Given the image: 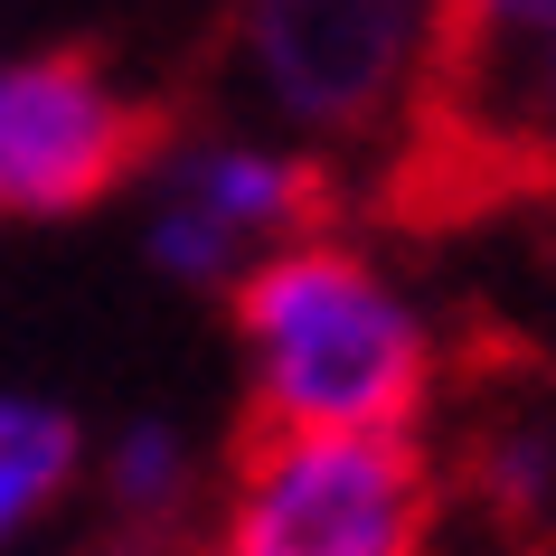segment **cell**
I'll use <instances>...</instances> for the list:
<instances>
[{
    "instance_id": "obj_1",
    "label": "cell",
    "mask_w": 556,
    "mask_h": 556,
    "mask_svg": "<svg viewBox=\"0 0 556 556\" xmlns=\"http://www.w3.org/2000/svg\"><path fill=\"white\" fill-rule=\"evenodd\" d=\"M255 425H425L443 406V321L358 236L302 227L227 283Z\"/></svg>"
},
{
    "instance_id": "obj_2",
    "label": "cell",
    "mask_w": 556,
    "mask_h": 556,
    "mask_svg": "<svg viewBox=\"0 0 556 556\" xmlns=\"http://www.w3.org/2000/svg\"><path fill=\"white\" fill-rule=\"evenodd\" d=\"M443 528L415 425H255L217 491V556H434Z\"/></svg>"
},
{
    "instance_id": "obj_3",
    "label": "cell",
    "mask_w": 556,
    "mask_h": 556,
    "mask_svg": "<svg viewBox=\"0 0 556 556\" xmlns=\"http://www.w3.org/2000/svg\"><path fill=\"white\" fill-rule=\"evenodd\" d=\"M443 66V0H236V86L302 151L378 142Z\"/></svg>"
},
{
    "instance_id": "obj_4",
    "label": "cell",
    "mask_w": 556,
    "mask_h": 556,
    "mask_svg": "<svg viewBox=\"0 0 556 556\" xmlns=\"http://www.w3.org/2000/svg\"><path fill=\"white\" fill-rule=\"evenodd\" d=\"M132 217H142V255L170 283L227 293L255 255L321 227V151L264 123H207V132L151 142L132 170Z\"/></svg>"
},
{
    "instance_id": "obj_5",
    "label": "cell",
    "mask_w": 556,
    "mask_h": 556,
    "mask_svg": "<svg viewBox=\"0 0 556 556\" xmlns=\"http://www.w3.org/2000/svg\"><path fill=\"white\" fill-rule=\"evenodd\" d=\"M151 151V114L86 48H20L0 58V227L86 217L132 189Z\"/></svg>"
},
{
    "instance_id": "obj_6",
    "label": "cell",
    "mask_w": 556,
    "mask_h": 556,
    "mask_svg": "<svg viewBox=\"0 0 556 556\" xmlns=\"http://www.w3.org/2000/svg\"><path fill=\"white\" fill-rule=\"evenodd\" d=\"M443 500L481 538H538L556 547V368L491 358L471 368L434 443Z\"/></svg>"
},
{
    "instance_id": "obj_7",
    "label": "cell",
    "mask_w": 556,
    "mask_h": 556,
    "mask_svg": "<svg viewBox=\"0 0 556 556\" xmlns=\"http://www.w3.org/2000/svg\"><path fill=\"white\" fill-rule=\"evenodd\" d=\"M86 481V425L58 396H20L0 387V556L38 538Z\"/></svg>"
},
{
    "instance_id": "obj_8",
    "label": "cell",
    "mask_w": 556,
    "mask_h": 556,
    "mask_svg": "<svg viewBox=\"0 0 556 556\" xmlns=\"http://www.w3.org/2000/svg\"><path fill=\"white\" fill-rule=\"evenodd\" d=\"M86 471L104 481V500H114L123 519H179L189 500H199V443H189V425H170V415H132L104 453H86Z\"/></svg>"
},
{
    "instance_id": "obj_9",
    "label": "cell",
    "mask_w": 556,
    "mask_h": 556,
    "mask_svg": "<svg viewBox=\"0 0 556 556\" xmlns=\"http://www.w3.org/2000/svg\"><path fill=\"white\" fill-rule=\"evenodd\" d=\"M556 0H443V66L471 76L481 94H500V76L519 66V48L538 38Z\"/></svg>"
},
{
    "instance_id": "obj_10",
    "label": "cell",
    "mask_w": 556,
    "mask_h": 556,
    "mask_svg": "<svg viewBox=\"0 0 556 556\" xmlns=\"http://www.w3.org/2000/svg\"><path fill=\"white\" fill-rule=\"evenodd\" d=\"M500 104H509V123H519V132H538V142L556 151V10L538 20V38L519 48V66L500 76Z\"/></svg>"
},
{
    "instance_id": "obj_11",
    "label": "cell",
    "mask_w": 556,
    "mask_h": 556,
    "mask_svg": "<svg viewBox=\"0 0 556 556\" xmlns=\"http://www.w3.org/2000/svg\"><path fill=\"white\" fill-rule=\"evenodd\" d=\"M434 556H556V547H538V538H481V528H463V538H443Z\"/></svg>"
}]
</instances>
